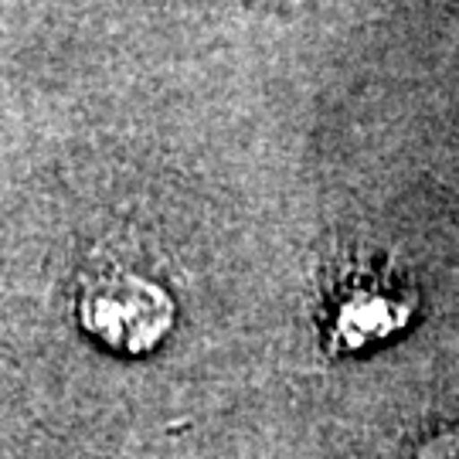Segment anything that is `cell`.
<instances>
[{
  "label": "cell",
  "mask_w": 459,
  "mask_h": 459,
  "mask_svg": "<svg viewBox=\"0 0 459 459\" xmlns=\"http://www.w3.org/2000/svg\"><path fill=\"white\" fill-rule=\"evenodd\" d=\"M178 307L164 286L130 269H102L82 282L79 324L119 354H147L174 327Z\"/></svg>",
  "instance_id": "1"
},
{
  "label": "cell",
  "mask_w": 459,
  "mask_h": 459,
  "mask_svg": "<svg viewBox=\"0 0 459 459\" xmlns=\"http://www.w3.org/2000/svg\"><path fill=\"white\" fill-rule=\"evenodd\" d=\"M409 303L385 296L381 290L371 286H358L354 296H347L337 307V320H333V344L344 351H361L368 341H381L409 320Z\"/></svg>",
  "instance_id": "2"
},
{
  "label": "cell",
  "mask_w": 459,
  "mask_h": 459,
  "mask_svg": "<svg viewBox=\"0 0 459 459\" xmlns=\"http://www.w3.org/2000/svg\"><path fill=\"white\" fill-rule=\"evenodd\" d=\"M415 459H459V426L443 429L419 446Z\"/></svg>",
  "instance_id": "3"
}]
</instances>
